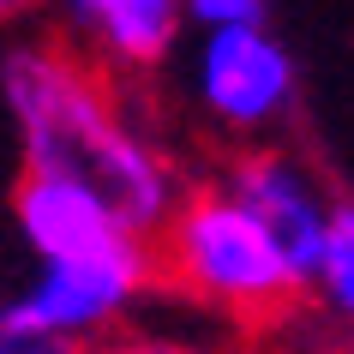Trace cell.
Here are the masks:
<instances>
[{
    "label": "cell",
    "instance_id": "7a4b0ae2",
    "mask_svg": "<svg viewBox=\"0 0 354 354\" xmlns=\"http://www.w3.org/2000/svg\"><path fill=\"white\" fill-rule=\"evenodd\" d=\"M156 252L174 288H187L192 300L228 318H277L288 313L295 295L313 288L288 259V246L277 241V228L223 180L180 198Z\"/></svg>",
    "mask_w": 354,
    "mask_h": 354
},
{
    "label": "cell",
    "instance_id": "277c9868",
    "mask_svg": "<svg viewBox=\"0 0 354 354\" xmlns=\"http://www.w3.org/2000/svg\"><path fill=\"white\" fill-rule=\"evenodd\" d=\"M295 55L270 24L205 30L192 55V96L223 132H270L295 109Z\"/></svg>",
    "mask_w": 354,
    "mask_h": 354
},
{
    "label": "cell",
    "instance_id": "8fae6325",
    "mask_svg": "<svg viewBox=\"0 0 354 354\" xmlns=\"http://www.w3.org/2000/svg\"><path fill=\"white\" fill-rule=\"evenodd\" d=\"M0 6H6V19H24V12H30L37 0H0Z\"/></svg>",
    "mask_w": 354,
    "mask_h": 354
},
{
    "label": "cell",
    "instance_id": "8992f818",
    "mask_svg": "<svg viewBox=\"0 0 354 354\" xmlns=\"http://www.w3.org/2000/svg\"><path fill=\"white\" fill-rule=\"evenodd\" d=\"M223 187L241 192L246 205L277 228V241L288 246L300 277L318 282V264L330 252V228H336V210L342 205H330V192L318 187L313 168L300 156H288V150H252V156H241L223 174Z\"/></svg>",
    "mask_w": 354,
    "mask_h": 354
},
{
    "label": "cell",
    "instance_id": "5b68a950",
    "mask_svg": "<svg viewBox=\"0 0 354 354\" xmlns=\"http://www.w3.org/2000/svg\"><path fill=\"white\" fill-rule=\"evenodd\" d=\"M12 228L30 259H78V252H109L132 241L138 228L109 205V192H96L78 174L60 168H24L12 187Z\"/></svg>",
    "mask_w": 354,
    "mask_h": 354
},
{
    "label": "cell",
    "instance_id": "7c38bea8",
    "mask_svg": "<svg viewBox=\"0 0 354 354\" xmlns=\"http://www.w3.org/2000/svg\"><path fill=\"white\" fill-rule=\"evenodd\" d=\"M313 354H354V348H313Z\"/></svg>",
    "mask_w": 354,
    "mask_h": 354
},
{
    "label": "cell",
    "instance_id": "6da1fadb",
    "mask_svg": "<svg viewBox=\"0 0 354 354\" xmlns=\"http://www.w3.org/2000/svg\"><path fill=\"white\" fill-rule=\"evenodd\" d=\"M24 168H60L109 192V205L138 234H162L180 210V174L127 114L114 109L109 84L78 55L55 42H19L0 73Z\"/></svg>",
    "mask_w": 354,
    "mask_h": 354
},
{
    "label": "cell",
    "instance_id": "52a82bcc",
    "mask_svg": "<svg viewBox=\"0 0 354 354\" xmlns=\"http://www.w3.org/2000/svg\"><path fill=\"white\" fill-rule=\"evenodd\" d=\"M187 0H66V24L114 66H162L180 37Z\"/></svg>",
    "mask_w": 354,
    "mask_h": 354
},
{
    "label": "cell",
    "instance_id": "ba28073f",
    "mask_svg": "<svg viewBox=\"0 0 354 354\" xmlns=\"http://www.w3.org/2000/svg\"><path fill=\"white\" fill-rule=\"evenodd\" d=\"M318 300H324V313L336 324H348L354 330V205L336 210V228H330V252L318 264Z\"/></svg>",
    "mask_w": 354,
    "mask_h": 354
},
{
    "label": "cell",
    "instance_id": "9c48e42d",
    "mask_svg": "<svg viewBox=\"0 0 354 354\" xmlns=\"http://www.w3.org/2000/svg\"><path fill=\"white\" fill-rule=\"evenodd\" d=\"M84 354H223V348H210L198 336H174V330H132V336H109Z\"/></svg>",
    "mask_w": 354,
    "mask_h": 354
},
{
    "label": "cell",
    "instance_id": "3957f363",
    "mask_svg": "<svg viewBox=\"0 0 354 354\" xmlns=\"http://www.w3.org/2000/svg\"><path fill=\"white\" fill-rule=\"evenodd\" d=\"M162 270V252H150V234L109 246V252H78V259H37L24 288H12L0 330H48L91 348L120 318L145 300L150 277Z\"/></svg>",
    "mask_w": 354,
    "mask_h": 354
},
{
    "label": "cell",
    "instance_id": "30bf717a",
    "mask_svg": "<svg viewBox=\"0 0 354 354\" xmlns=\"http://www.w3.org/2000/svg\"><path fill=\"white\" fill-rule=\"evenodd\" d=\"M187 19L198 30H223V24H264V0H187Z\"/></svg>",
    "mask_w": 354,
    "mask_h": 354
}]
</instances>
